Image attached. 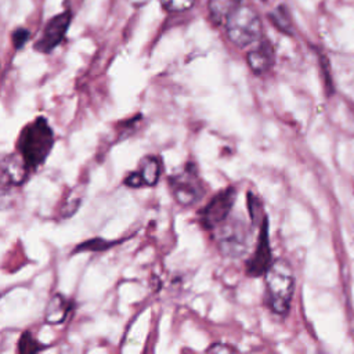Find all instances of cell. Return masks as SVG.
I'll list each match as a JSON object with an SVG mask.
<instances>
[{"instance_id":"14","label":"cell","mask_w":354,"mask_h":354,"mask_svg":"<svg viewBox=\"0 0 354 354\" xmlns=\"http://www.w3.org/2000/svg\"><path fill=\"white\" fill-rule=\"evenodd\" d=\"M268 19L271 24L282 33L292 35L293 33V21L290 17V11L285 4H279L271 12H268Z\"/></svg>"},{"instance_id":"7","label":"cell","mask_w":354,"mask_h":354,"mask_svg":"<svg viewBox=\"0 0 354 354\" xmlns=\"http://www.w3.org/2000/svg\"><path fill=\"white\" fill-rule=\"evenodd\" d=\"M71 21H72V12L69 8L54 15L44 25L41 36L35 43V50L39 53H43V54H50L65 39V35L68 32Z\"/></svg>"},{"instance_id":"15","label":"cell","mask_w":354,"mask_h":354,"mask_svg":"<svg viewBox=\"0 0 354 354\" xmlns=\"http://www.w3.org/2000/svg\"><path fill=\"white\" fill-rule=\"evenodd\" d=\"M116 243H118V241H105L102 238H93V239L84 241L79 246H76L75 250L72 252V254L79 253V252H104Z\"/></svg>"},{"instance_id":"19","label":"cell","mask_w":354,"mask_h":354,"mask_svg":"<svg viewBox=\"0 0 354 354\" xmlns=\"http://www.w3.org/2000/svg\"><path fill=\"white\" fill-rule=\"evenodd\" d=\"M30 37V32L25 28H17L12 30L11 33V41H12V46L15 50H21L24 48V46L28 43Z\"/></svg>"},{"instance_id":"22","label":"cell","mask_w":354,"mask_h":354,"mask_svg":"<svg viewBox=\"0 0 354 354\" xmlns=\"http://www.w3.org/2000/svg\"><path fill=\"white\" fill-rule=\"evenodd\" d=\"M123 183H124V185H127V187H130V188H140V187L144 185V183H142V180H141V177H140V174H138L137 171L130 173V174L124 178Z\"/></svg>"},{"instance_id":"18","label":"cell","mask_w":354,"mask_h":354,"mask_svg":"<svg viewBox=\"0 0 354 354\" xmlns=\"http://www.w3.org/2000/svg\"><path fill=\"white\" fill-rule=\"evenodd\" d=\"M160 4L167 12H184L194 7L195 0H160Z\"/></svg>"},{"instance_id":"6","label":"cell","mask_w":354,"mask_h":354,"mask_svg":"<svg viewBox=\"0 0 354 354\" xmlns=\"http://www.w3.org/2000/svg\"><path fill=\"white\" fill-rule=\"evenodd\" d=\"M218 249L224 256L241 257L248 250V228L239 218L227 220L218 228Z\"/></svg>"},{"instance_id":"13","label":"cell","mask_w":354,"mask_h":354,"mask_svg":"<svg viewBox=\"0 0 354 354\" xmlns=\"http://www.w3.org/2000/svg\"><path fill=\"white\" fill-rule=\"evenodd\" d=\"M137 173L140 174L144 185L147 187H153L158 184L162 173V165L158 156L155 155H147L140 160L138 170Z\"/></svg>"},{"instance_id":"21","label":"cell","mask_w":354,"mask_h":354,"mask_svg":"<svg viewBox=\"0 0 354 354\" xmlns=\"http://www.w3.org/2000/svg\"><path fill=\"white\" fill-rule=\"evenodd\" d=\"M206 351L207 353H234V351H236V348L230 346V344H227V343L217 342V343H213L212 346H209L206 348Z\"/></svg>"},{"instance_id":"2","label":"cell","mask_w":354,"mask_h":354,"mask_svg":"<svg viewBox=\"0 0 354 354\" xmlns=\"http://www.w3.org/2000/svg\"><path fill=\"white\" fill-rule=\"evenodd\" d=\"M266 303L272 313L285 317L292 304L295 293V274L292 266L285 259H277L264 274Z\"/></svg>"},{"instance_id":"20","label":"cell","mask_w":354,"mask_h":354,"mask_svg":"<svg viewBox=\"0 0 354 354\" xmlns=\"http://www.w3.org/2000/svg\"><path fill=\"white\" fill-rule=\"evenodd\" d=\"M80 202H82V198H80L79 195H73V194L71 192L69 196H68L66 201H65L64 207H62V216H64V217L72 216V214L77 210Z\"/></svg>"},{"instance_id":"8","label":"cell","mask_w":354,"mask_h":354,"mask_svg":"<svg viewBox=\"0 0 354 354\" xmlns=\"http://www.w3.org/2000/svg\"><path fill=\"white\" fill-rule=\"evenodd\" d=\"M274 261L270 245V234H268V217L267 214L263 217L260 223V231L257 236V243L253 254L246 260V274L249 277H261L266 274L271 263Z\"/></svg>"},{"instance_id":"17","label":"cell","mask_w":354,"mask_h":354,"mask_svg":"<svg viewBox=\"0 0 354 354\" xmlns=\"http://www.w3.org/2000/svg\"><path fill=\"white\" fill-rule=\"evenodd\" d=\"M248 209H249V216H250L252 224L261 223L266 213L261 207L260 199L256 195H253V192H248Z\"/></svg>"},{"instance_id":"16","label":"cell","mask_w":354,"mask_h":354,"mask_svg":"<svg viewBox=\"0 0 354 354\" xmlns=\"http://www.w3.org/2000/svg\"><path fill=\"white\" fill-rule=\"evenodd\" d=\"M43 350V346L32 336L29 330L24 332L18 340V351L21 354H33Z\"/></svg>"},{"instance_id":"10","label":"cell","mask_w":354,"mask_h":354,"mask_svg":"<svg viewBox=\"0 0 354 354\" xmlns=\"http://www.w3.org/2000/svg\"><path fill=\"white\" fill-rule=\"evenodd\" d=\"M29 167L24 158L18 153L6 155L1 160V174L3 180L8 181L10 185H22L29 174Z\"/></svg>"},{"instance_id":"9","label":"cell","mask_w":354,"mask_h":354,"mask_svg":"<svg viewBox=\"0 0 354 354\" xmlns=\"http://www.w3.org/2000/svg\"><path fill=\"white\" fill-rule=\"evenodd\" d=\"M246 62L256 75L267 73L275 62V50L267 37H261L259 44L246 54Z\"/></svg>"},{"instance_id":"12","label":"cell","mask_w":354,"mask_h":354,"mask_svg":"<svg viewBox=\"0 0 354 354\" xmlns=\"http://www.w3.org/2000/svg\"><path fill=\"white\" fill-rule=\"evenodd\" d=\"M242 4V0H209V18L216 26H224L228 17Z\"/></svg>"},{"instance_id":"4","label":"cell","mask_w":354,"mask_h":354,"mask_svg":"<svg viewBox=\"0 0 354 354\" xmlns=\"http://www.w3.org/2000/svg\"><path fill=\"white\" fill-rule=\"evenodd\" d=\"M235 201L236 189L234 187H228L217 192L199 212L201 225L207 231L217 230L230 218Z\"/></svg>"},{"instance_id":"1","label":"cell","mask_w":354,"mask_h":354,"mask_svg":"<svg viewBox=\"0 0 354 354\" xmlns=\"http://www.w3.org/2000/svg\"><path fill=\"white\" fill-rule=\"evenodd\" d=\"M54 145V131L43 116L28 123L19 133L17 149L30 170L39 169Z\"/></svg>"},{"instance_id":"11","label":"cell","mask_w":354,"mask_h":354,"mask_svg":"<svg viewBox=\"0 0 354 354\" xmlns=\"http://www.w3.org/2000/svg\"><path fill=\"white\" fill-rule=\"evenodd\" d=\"M71 310H72V303L64 295L61 293L53 295L44 311V322L50 325L62 324L66 319Z\"/></svg>"},{"instance_id":"23","label":"cell","mask_w":354,"mask_h":354,"mask_svg":"<svg viewBox=\"0 0 354 354\" xmlns=\"http://www.w3.org/2000/svg\"><path fill=\"white\" fill-rule=\"evenodd\" d=\"M148 0H131V3L133 4H136V6H142V4H145Z\"/></svg>"},{"instance_id":"5","label":"cell","mask_w":354,"mask_h":354,"mask_svg":"<svg viewBox=\"0 0 354 354\" xmlns=\"http://www.w3.org/2000/svg\"><path fill=\"white\" fill-rule=\"evenodd\" d=\"M169 187L174 199L183 206L196 203L205 194V188L194 165H185L184 170L169 177Z\"/></svg>"},{"instance_id":"3","label":"cell","mask_w":354,"mask_h":354,"mask_svg":"<svg viewBox=\"0 0 354 354\" xmlns=\"http://www.w3.org/2000/svg\"><path fill=\"white\" fill-rule=\"evenodd\" d=\"M228 40L239 48H245L263 37V24L259 12L248 6L241 4L224 24Z\"/></svg>"}]
</instances>
